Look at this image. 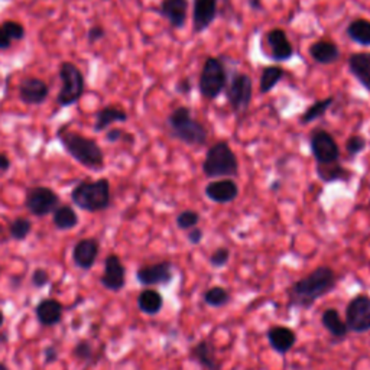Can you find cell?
<instances>
[{
    "label": "cell",
    "instance_id": "17",
    "mask_svg": "<svg viewBox=\"0 0 370 370\" xmlns=\"http://www.w3.org/2000/svg\"><path fill=\"white\" fill-rule=\"evenodd\" d=\"M159 13L175 29L184 28L188 15V0H162Z\"/></svg>",
    "mask_w": 370,
    "mask_h": 370
},
{
    "label": "cell",
    "instance_id": "2",
    "mask_svg": "<svg viewBox=\"0 0 370 370\" xmlns=\"http://www.w3.org/2000/svg\"><path fill=\"white\" fill-rule=\"evenodd\" d=\"M57 138L64 151L81 167L91 171H101L105 168V152L91 138L71 131L70 125H63L57 131Z\"/></svg>",
    "mask_w": 370,
    "mask_h": 370
},
{
    "label": "cell",
    "instance_id": "15",
    "mask_svg": "<svg viewBox=\"0 0 370 370\" xmlns=\"http://www.w3.org/2000/svg\"><path fill=\"white\" fill-rule=\"evenodd\" d=\"M219 0H194L193 3V28L195 34L207 29L217 16Z\"/></svg>",
    "mask_w": 370,
    "mask_h": 370
},
{
    "label": "cell",
    "instance_id": "43",
    "mask_svg": "<svg viewBox=\"0 0 370 370\" xmlns=\"http://www.w3.org/2000/svg\"><path fill=\"white\" fill-rule=\"evenodd\" d=\"M13 39L10 38L9 32L5 29V27L0 24V51H6L12 47Z\"/></svg>",
    "mask_w": 370,
    "mask_h": 370
},
{
    "label": "cell",
    "instance_id": "25",
    "mask_svg": "<svg viewBox=\"0 0 370 370\" xmlns=\"http://www.w3.org/2000/svg\"><path fill=\"white\" fill-rule=\"evenodd\" d=\"M323 325L325 327V330L330 333L336 339H344L348 333V328L346 323L341 320L339 311L336 308H330V310H325L323 317H321Z\"/></svg>",
    "mask_w": 370,
    "mask_h": 370
},
{
    "label": "cell",
    "instance_id": "32",
    "mask_svg": "<svg viewBox=\"0 0 370 370\" xmlns=\"http://www.w3.org/2000/svg\"><path fill=\"white\" fill-rule=\"evenodd\" d=\"M333 101H334V97L330 96V97H327L324 100H318L316 101L314 105H311L310 108H308L304 114L301 116V123H311L314 121L316 119L321 117L323 114H325V112L328 110V108H330L333 105Z\"/></svg>",
    "mask_w": 370,
    "mask_h": 370
},
{
    "label": "cell",
    "instance_id": "11",
    "mask_svg": "<svg viewBox=\"0 0 370 370\" xmlns=\"http://www.w3.org/2000/svg\"><path fill=\"white\" fill-rule=\"evenodd\" d=\"M225 94H228L230 106L236 113L244 112L249 108L251 101H252V96H253L251 77L243 73L236 74L232 78L229 87L225 89Z\"/></svg>",
    "mask_w": 370,
    "mask_h": 370
},
{
    "label": "cell",
    "instance_id": "12",
    "mask_svg": "<svg viewBox=\"0 0 370 370\" xmlns=\"http://www.w3.org/2000/svg\"><path fill=\"white\" fill-rule=\"evenodd\" d=\"M50 86L43 78L27 77L19 83L17 94L19 100L28 106H40L44 105L50 97Z\"/></svg>",
    "mask_w": 370,
    "mask_h": 370
},
{
    "label": "cell",
    "instance_id": "45",
    "mask_svg": "<svg viewBox=\"0 0 370 370\" xmlns=\"http://www.w3.org/2000/svg\"><path fill=\"white\" fill-rule=\"evenodd\" d=\"M10 167H12L10 158L5 152H0V172H9Z\"/></svg>",
    "mask_w": 370,
    "mask_h": 370
},
{
    "label": "cell",
    "instance_id": "42",
    "mask_svg": "<svg viewBox=\"0 0 370 370\" xmlns=\"http://www.w3.org/2000/svg\"><path fill=\"white\" fill-rule=\"evenodd\" d=\"M75 356L78 359H83V360L90 359L91 357V346L87 341L78 343L75 347Z\"/></svg>",
    "mask_w": 370,
    "mask_h": 370
},
{
    "label": "cell",
    "instance_id": "47",
    "mask_svg": "<svg viewBox=\"0 0 370 370\" xmlns=\"http://www.w3.org/2000/svg\"><path fill=\"white\" fill-rule=\"evenodd\" d=\"M45 357H47V363H51V362L58 359V352L55 350L54 347H48L47 352H45Z\"/></svg>",
    "mask_w": 370,
    "mask_h": 370
},
{
    "label": "cell",
    "instance_id": "24",
    "mask_svg": "<svg viewBox=\"0 0 370 370\" xmlns=\"http://www.w3.org/2000/svg\"><path fill=\"white\" fill-rule=\"evenodd\" d=\"M35 313L40 324L52 327L63 318V305L55 299H44L38 304Z\"/></svg>",
    "mask_w": 370,
    "mask_h": 370
},
{
    "label": "cell",
    "instance_id": "38",
    "mask_svg": "<svg viewBox=\"0 0 370 370\" xmlns=\"http://www.w3.org/2000/svg\"><path fill=\"white\" fill-rule=\"evenodd\" d=\"M230 259V251L228 248H219L210 256V263L214 268H221Z\"/></svg>",
    "mask_w": 370,
    "mask_h": 370
},
{
    "label": "cell",
    "instance_id": "36",
    "mask_svg": "<svg viewBox=\"0 0 370 370\" xmlns=\"http://www.w3.org/2000/svg\"><path fill=\"white\" fill-rule=\"evenodd\" d=\"M2 25L9 32L10 38L13 40H22V39H25L27 29H25V27L22 24L17 22V20H5V22H2Z\"/></svg>",
    "mask_w": 370,
    "mask_h": 370
},
{
    "label": "cell",
    "instance_id": "41",
    "mask_svg": "<svg viewBox=\"0 0 370 370\" xmlns=\"http://www.w3.org/2000/svg\"><path fill=\"white\" fill-rule=\"evenodd\" d=\"M50 282V275L45 269H36L32 275V283L36 288H43Z\"/></svg>",
    "mask_w": 370,
    "mask_h": 370
},
{
    "label": "cell",
    "instance_id": "46",
    "mask_svg": "<svg viewBox=\"0 0 370 370\" xmlns=\"http://www.w3.org/2000/svg\"><path fill=\"white\" fill-rule=\"evenodd\" d=\"M202 236H204L202 230L198 229V228H194V229H191L190 233H188V240H190L191 244H198V243L202 240Z\"/></svg>",
    "mask_w": 370,
    "mask_h": 370
},
{
    "label": "cell",
    "instance_id": "7",
    "mask_svg": "<svg viewBox=\"0 0 370 370\" xmlns=\"http://www.w3.org/2000/svg\"><path fill=\"white\" fill-rule=\"evenodd\" d=\"M225 84H228V75H225V68L221 61L219 58L209 57L205 59L198 80L201 96L207 100H214L223 93Z\"/></svg>",
    "mask_w": 370,
    "mask_h": 370
},
{
    "label": "cell",
    "instance_id": "33",
    "mask_svg": "<svg viewBox=\"0 0 370 370\" xmlns=\"http://www.w3.org/2000/svg\"><path fill=\"white\" fill-rule=\"evenodd\" d=\"M32 232V221L27 217H17L9 224V235L13 240H25Z\"/></svg>",
    "mask_w": 370,
    "mask_h": 370
},
{
    "label": "cell",
    "instance_id": "26",
    "mask_svg": "<svg viewBox=\"0 0 370 370\" xmlns=\"http://www.w3.org/2000/svg\"><path fill=\"white\" fill-rule=\"evenodd\" d=\"M191 356H193L194 360H197L205 369H209V370H220L219 363L216 360L214 350H213V347L209 344V341L202 340V341L197 343L193 347Z\"/></svg>",
    "mask_w": 370,
    "mask_h": 370
},
{
    "label": "cell",
    "instance_id": "10",
    "mask_svg": "<svg viewBox=\"0 0 370 370\" xmlns=\"http://www.w3.org/2000/svg\"><path fill=\"white\" fill-rule=\"evenodd\" d=\"M346 325L353 333H366L370 330V297L357 295L347 305Z\"/></svg>",
    "mask_w": 370,
    "mask_h": 370
},
{
    "label": "cell",
    "instance_id": "48",
    "mask_svg": "<svg viewBox=\"0 0 370 370\" xmlns=\"http://www.w3.org/2000/svg\"><path fill=\"white\" fill-rule=\"evenodd\" d=\"M249 2V6L255 10H259L262 6H260V0H248Z\"/></svg>",
    "mask_w": 370,
    "mask_h": 370
},
{
    "label": "cell",
    "instance_id": "1",
    "mask_svg": "<svg viewBox=\"0 0 370 370\" xmlns=\"http://www.w3.org/2000/svg\"><path fill=\"white\" fill-rule=\"evenodd\" d=\"M337 282L336 274L328 266H320L311 274L297 281L291 288L288 297L290 305L298 308H310L317 299L323 298L334 290Z\"/></svg>",
    "mask_w": 370,
    "mask_h": 370
},
{
    "label": "cell",
    "instance_id": "29",
    "mask_svg": "<svg viewBox=\"0 0 370 370\" xmlns=\"http://www.w3.org/2000/svg\"><path fill=\"white\" fill-rule=\"evenodd\" d=\"M347 35L355 43L370 47V22L366 19H356L347 27Z\"/></svg>",
    "mask_w": 370,
    "mask_h": 370
},
{
    "label": "cell",
    "instance_id": "40",
    "mask_svg": "<svg viewBox=\"0 0 370 370\" xmlns=\"http://www.w3.org/2000/svg\"><path fill=\"white\" fill-rule=\"evenodd\" d=\"M105 36H106V29L103 28V27H100V25L91 27L89 29V32H87V40H89L90 44L98 43V40H101Z\"/></svg>",
    "mask_w": 370,
    "mask_h": 370
},
{
    "label": "cell",
    "instance_id": "28",
    "mask_svg": "<svg viewBox=\"0 0 370 370\" xmlns=\"http://www.w3.org/2000/svg\"><path fill=\"white\" fill-rule=\"evenodd\" d=\"M138 305L140 308L142 313L149 314V316H155L162 310V305H163V299L162 295L155 291V290H145L142 291L139 298H138Z\"/></svg>",
    "mask_w": 370,
    "mask_h": 370
},
{
    "label": "cell",
    "instance_id": "52",
    "mask_svg": "<svg viewBox=\"0 0 370 370\" xmlns=\"http://www.w3.org/2000/svg\"><path fill=\"white\" fill-rule=\"evenodd\" d=\"M0 272H2V271H0Z\"/></svg>",
    "mask_w": 370,
    "mask_h": 370
},
{
    "label": "cell",
    "instance_id": "31",
    "mask_svg": "<svg viewBox=\"0 0 370 370\" xmlns=\"http://www.w3.org/2000/svg\"><path fill=\"white\" fill-rule=\"evenodd\" d=\"M285 71L281 67L272 66V67H266L262 71L260 81H259V90L262 94H266L272 91L279 81L283 78Z\"/></svg>",
    "mask_w": 370,
    "mask_h": 370
},
{
    "label": "cell",
    "instance_id": "34",
    "mask_svg": "<svg viewBox=\"0 0 370 370\" xmlns=\"http://www.w3.org/2000/svg\"><path fill=\"white\" fill-rule=\"evenodd\" d=\"M204 301L205 304H209L210 306L220 308L224 306L230 301V294L223 286H213L209 291H205L204 294Z\"/></svg>",
    "mask_w": 370,
    "mask_h": 370
},
{
    "label": "cell",
    "instance_id": "16",
    "mask_svg": "<svg viewBox=\"0 0 370 370\" xmlns=\"http://www.w3.org/2000/svg\"><path fill=\"white\" fill-rule=\"evenodd\" d=\"M98 242L93 237L89 239H81L73 251V260L78 266V268L89 271L93 268L96 263V259L98 256Z\"/></svg>",
    "mask_w": 370,
    "mask_h": 370
},
{
    "label": "cell",
    "instance_id": "21",
    "mask_svg": "<svg viewBox=\"0 0 370 370\" xmlns=\"http://www.w3.org/2000/svg\"><path fill=\"white\" fill-rule=\"evenodd\" d=\"M348 70L359 83L370 91V52H357L348 57Z\"/></svg>",
    "mask_w": 370,
    "mask_h": 370
},
{
    "label": "cell",
    "instance_id": "51",
    "mask_svg": "<svg viewBox=\"0 0 370 370\" xmlns=\"http://www.w3.org/2000/svg\"><path fill=\"white\" fill-rule=\"evenodd\" d=\"M0 370H8V367H6L5 364H2V363H0Z\"/></svg>",
    "mask_w": 370,
    "mask_h": 370
},
{
    "label": "cell",
    "instance_id": "13",
    "mask_svg": "<svg viewBox=\"0 0 370 370\" xmlns=\"http://www.w3.org/2000/svg\"><path fill=\"white\" fill-rule=\"evenodd\" d=\"M136 278L139 283L145 285V286L170 283L174 278L172 263L159 262V263H154L148 266H142V268L136 272Z\"/></svg>",
    "mask_w": 370,
    "mask_h": 370
},
{
    "label": "cell",
    "instance_id": "23",
    "mask_svg": "<svg viewBox=\"0 0 370 370\" xmlns=\"http://www.w3.org/2000/svg\"><path fill=\"white\" fill-rule=\"evenodd\" d=\"M310 55L313 57L317 64L328 66L336 63V61L340 58V50L334 43H332V40L323 39L317 40V43H314L310 47Z\"/></svg>",
    "mask_w": 370,
    "mask_h": 370
},
{
    "label": "cell",
    "instance_id": "14",
    "mask_svg": "<svg viewBox=\"0 0 370 370\" xmlns=\"http://www.w3.org/2000/svg\"><path fill=\"white\" fill-rule=\"evenodd\" d=\"M126 283V269L116 255H109L105 260V272L101 276V285L109 291H120Z\"/></svg>",
    "mask_w": 370,
    "mask_h": 370
},
{
    "label": "cell",
    "instance_id": "6",
    "mask_svg": "<svg viewBox=\"0 0 370 370\" xmlns=\"http://www.w3.org/2000/svg\"><path fill=\"white\" fill-rule=\"evenodd\" d=\"M58 78L61 89L57 94V105L59 108L74 106L86 90L84 74L71 61H63L58 67Z\"/></svg>",
    "mask_w": 370,
    "mask_h": 370
},
{
    "label": "cell",
    "instance_id": "22",
    "mask_svg": "<svg viewBox=\"0 0 370 370\" xmlns=\"http://www.w3.org/2000/svg\"><path fill=\"white\" fill-rule=\"evenodd\" d=\"M268 340H269V344L275 352L285 355L294 347V344L297 341V336L291 330V328L278 325V327H272L271 330L268 332Z\"/></svg>",
    "mask_w": 370,
    "mask_h": 370
},
{
    "label": "cell",
    "instance_id": "5",
    "mask_svg": "<svg viewBox=\"0 0 370 370\" xmlns=\"http://www.w3.org/2000/svg\"><path fill=\"white\" fill-rule=\"evenodd\" d=\"M202 172L209 178H230L239 174V161L228 142H217L207 151Z\"/></svg>",
    "mask_w": 370,
    "mask_h": 370
},
{
    "label": "cell",
    "instance_id": "4",
    "mask_svg": "<svg viewBox=\"0 0 370 370\" xmlns=\"http://www.w3.org/2000/svg\"><path fill=\"white\" fill-rule=\"evenodd\" d=\"M171 135L190 147H201L207 142V129L193 117L191 110L185 106L177 108L167 119Z\"/></svg>",
    "mask_w": 370,
    "mask_h": 370
},
{
    "label": "cell",
    "instance_id": "39",
    "mask_svg": "<svg viewBox=\"0 0 370 370\" xmlns=\"http://www.w3.org/2000/svg\"><path fill=\"white\" fill-rule=\"evenodd\" d=\"M105 138L109 143H117V142H121V140H133V138L126 133L125 131H121V129H108L106 133H105Z\"/></svg>",
    "mask_w": 370,
    "mask_h": 370
},
{
    "label": "cell",
    "instance_id": "50",
    "mask_svg": "<svg viewBox=\"0 0 370 370\" xmlns=\"http://www.w3.org/2000/svg\"><path fill=\"white\" fill-rule=\"evenodd\" d=\"M3 321H5V317H3V313H2V311H0V327H2V324H3Z\"/></svg>",
    "mask_w": 370,
    "mask_h": 370
},
{
    "label": "cell",
    "instance_id": "8",
    "mask_svg": "<svg viewBox=\"0 0 370 370\" xmlns=\"http://www.w3.org/2000/svg\"><path fill=\"white\" fill-rule=\"evenodd\" d=\"M59 202V195L51 187H45V185H36V187H31L27 191L25 207L35 217H45L52 214L61 205Z\"/></svg>",
    "mask_w": 370,
    "mask_h": 370
},
{
    "label": "cell",
    "instance_id": "19",
    "mask_svg": "<svg viewBox=\"0 0 370 370\" xmlns=\"http://www.w3.org/2000/svg\"><path fill=\"white\" fill-rule=\"evenodd\" d=\"M266 40H268V45L271 48L272 59L278 61V63L290 59L294 55V48L283 29L275 28L269 31L266 35Z\"/></svg>",
    "mask_w": 370,
    "mask_h": 370
},
{
    "label": "cell",
    "instance_id": "30",
    "mask_svg": "<svg viewBox=\"0 0 370 370\" xmlns=\"http://www.w3.org/2000/svg\"><path fill=\"white\" fill-rule=\"evenodd\" d=\"M317 174L324 182L348 181V178H350V172L341 167L339 162L328 163V165H317Z\"/></svg>",
    "mask_w": 370,
    "mask_h": 370
},
{
    "label": "cell",
    "instance_id": "3",
    "mask_svg": "<svg viewBox=\"0 0 370 370\" xmlns=\"http://www.w3.org/2000/svg\"><path fill=\"white\" fill-rule=\"evenodd\" d=\"M71 201L78 209L87 213H98L109 209L112 202V187L108 178L96 181H80L71 191Z\"/></svg>",
    "mask_w": 370,
    "mask_h": 370
},
{
    "label": "cell",
    "instance_id": "44",
    "mask_svg": "<svg viewBox=\"0 0 370 370\" xmlns=\"http://www.w3.org/2000/svg\"><path fill=\"white\" fill-rule=\"evenodd\" d=\"M191 81L188 78H182L178 81V84H177V91L181 93V94H188L191 93Z\"/></svg>",
    "mask_w": 370,
    "mask_h": 370
},
{
    "label": "cell",
    "instance_id": "35",
    "mask_svg": "<svg viewBox=\"0 0 370 370\" xmlns=\"http://www.w3.org/2000/svg\"><path fill=\"white\" fill-rule=\"evenodd\" d=\"M200 223V214L193 210H185L178 214L177 225L181 230H191Z\"/></svg>",
    "mask_w": 370,
    "mask_h": 370
},
{
    "label": "cell",
    "instance_id": "9",
    "mask_svg": "<svg viewBox=\"0 0 370 370\" xmlns=\"http://www.w3.org/2000/svg\"><path fill=\"white\" fill-rule=\"evenodd\" d=\"M311 152L318 165H328V163L339 162L340 149L337 142L324 129H316L310 138Z\"/></svg>",
    "mask_w": 370,
    "mask_h": 370
},
{
    "label": "cell",
    "instance_id": "37",
    "mask_svg": "<svg viewBox=\"0 0 370 370\" xmlns=\"http://www.w3.org/2000/svg\"><path fill=\"white\" fill-rule=\"evenodd\" d=\"M366 148V139L360 135H353L346 142V149L350 156L360 154Z\"/></svg>",
    "mask_w": 370,
    "mask_h": 370
},
{
    "label": "cell",
    "instance_id": "20",
    "mask_svg": "<svg viewBox=\"0 0 370 370\" xmlns=\"http://www.w3.org/2000/svg\"><path fill=\"white\" fill-rule=\"evenodd\" d=\"M128 117L129 116H128L126 110L123 109V108L116 106V105H108L105 108H101L100 110H97L96 121H94V125H93V131L96 133L105 132L117 121H120V123L126 121Z\"/></svg>",
    "mask_w": 370,
    "mask_h": 370
},
{
    "label": "cell",
    "instance_id": "49",
    "mask_svg": "<svg viewBox=\"0 0 370 370\" xmlns=\"http://www.w3.org/2000/svg\"><path fill=\"white\" fill-rule=\"evenodd\" d=\"M279 187H281V184H279V182H276V184H274V185H272L271 188H272V191H276Z\"/></svg>",
    "mask_w": 370,
    "mask_h": 370
},
{
    "label": "cell",
    "instance_id": "27",
    "mask_svg": "<svg viewBox=\"0 0 370 370\" xmlns=\"http://www.w3.org/2000/svg\"><path fill=\"white\" fill-rule=\"evenodd\" d=\"M52 221L58 230H71L78 224V216L71 205L63 204L52 213Z\"/></svg>",
    "mask_w": 370,
    "mask_h": 370
},
{
    "label": "cell",
    "instance_id": "18",
    "mask_svg": "<svg viewBox=\"0 0 370 370\" xmlns=\"http://www.w3.org/2000/svg\"><path fill=\"white\" fill-rule=\"evenodd\" d=\"M205 195H207L212 201L219 204H228L237 198L239 195V187L233 179H219L210 182L205 187Z\"/></svg>",
    "mask_w": 370,
    "mask_h": 370
}]
</instances>
